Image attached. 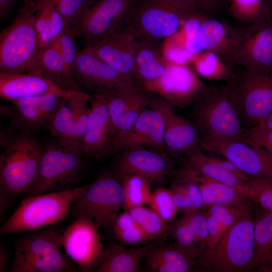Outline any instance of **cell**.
I'll return each mask as SVG.
<instances>
[{
	"label": "cell",
	"instance_id": "bcb514c9",
	"mask_svg": "<svg viewBox=\"0 0 272 272\" xmlns=\"http://www.w3.org/2000/svg\"><path fill=\"white\" fill-rule=\"evenodd\" d=\"M76 35L72 28L67 29L57 40L61 54L69 67L73 71L79 51L75 42Z\"/></svg>",
	"mask_w": 272,
	"mask_h": 272
},
{
	"label": "cell",
	"instance_id": "4dcf8cb0",
	"mask_svg": "<svg viewBox=\"0 0 272 272\" xmlns=\"http://www.w3.org/2000/svg\"><path fill=\"white\" fill-rule=\"evenodd\" d=\"M37 64V73L65 90L81 91L75 79L73 71L63 59L57 40L40 50Z\"/></svg>",
	"mask_w": 272,
	"mask_h": 272
},
{
	"label": "cell",
	"instance_id": "603a6c76",
	"mask_svg": "<svg viewBox=\"0 0 272 272\" xmlns=\"http://www.w3.org/2000/svg\"><path fill=\"white\" fill-rule=\"evenodd\" d=\"M81 92L65 90L36 73L0 74L1 97L11 103L47 94L70 98Z\"/></svg>",
	"mask_w": 272,
	"mask_h": 272
},
{
	"label": "cell",
	"instance_id": "ab89813d",
	"mask_svg": "<svg viewBox=\"0 0 272 272\" xmlns=\"http://www.w3.org/2000/svg\"><path fill=\"white\" fill-rule=\"evenodd\" d=\"M168 231L175 244L194 258L198 257L201 251L196 243L192 230L183 216L169 225Z\"/></svg>",
	"mask_w": 272,
	"mask_h": 272
},
{
	"label": "cell",
	"instance_id": "f6af8a7d",
	"mask_svg": "<svg viewBox=\"0 0 272 272\" xmlns=\"http://www.w3.org/2000/svg\"><path fill=\"white\" fill-rule=\"evenodd\" d=\"M35 28L39 39L40 50L50 46L54 42L51 32L46 0L42 1L37 11L35 20Z\"/></svg>",
	"mask_w": 272,
	"mask_h": 272
},
{
	"label": "cell",
	"instance_id": "b9f144b4",
	"mask_svg": "<svg viewBox=\"0 0 272 272\" xmlns=\"http://www.w3.org/2000/svg\"><path fill=\"white\" fill-rule=\"evenodd\" d=\"M149 204L167 223L174 219L178 211L170 189L160 187L154 190Z\"/></svg>",
	"mask_w": 272,
	"mask_h": 272
},
{
	"label": "cell",
	"instance_id": "7402d4cb",
	"mask_svg": "<svg viewBox=\"0 0 272 272\" xmlns=\"http://www.w3.org/2000/svg\"><path fill=\"white\" fill-rule=\"evenodd\" d=\"M149 105L158 108L165 120L164 146L171 155H186L198 148L199 131L194 123L176 114L161 97H153Z\"/></svg>",
	"mask_w": 272,
	"mask_h": 272
},
{
	"label": "cell",
	"instance_id": "e0dca14e",
	"mask_svg": "<svg viewBox=\"0 0 272 272\" xmlns=\"http://www.w3.org/2000/svg\"><path fill=\"white\" fill-rule=\"evenodd\" d=\"M200 145L205 150L225 157L250 178H272V157L241 139L219 142L201 140Z\"/></svg>",
	"mask_w": 272,
	"mask_h": 272
},
{
	"label": "cell",
	"instance_id": "d6986e66",
	"mask_svg": "<svg viewBox=\"0 0 272 272\" xmlns=\"http://www.w3.org/2000/svg\"><path fill=\"white\" fill-rule=\"evenodd\" d=\"M90 110L81 150L83 156L102 159L111 153L112 126L105 93L91 95Z\"/></svg>",
	"mask_w": 272,
	"mask_h": 272
},
{
	"label": "cell",
	"instance_id": "ffe728a7",
	"mask_svg": "<svg viewBox=\"0 0 272 272\" xmlns=\"http://www.w3.org/2000/svg\"><path fill=\"white\" fill-rule=\"evenodd\" d=\"M73 72L80 90L85 93L93 91L95 94L102 93L137 83L85 48L79 52Z\"/></svg>",
	"mask_w": 272,
	"mask_h": 272
},
{
	"label": "cell",
	"instance_id": "8fae6325",
	"mask_svg": "<svg viewBox=\"0 0 272 272\" xmlns=\"http://www.w3.org/2000/svg\"><path fill=\"white\" fill-rule=\"evenodd\" d=\"M230 60L251 73L272 72V18L239 26Z\"/></svg>",
	"mask_w": 272,
	"mask_h": 272
},
{
	"label": "cell",
	"instance_id": "277c9868",
	"mask_svg": "<svg viewBox=\"0 0 272 272\" xmlns=\"http://www.w3.org/2000/svg\"><path fill=\"white\" fill-rule=\"evenodd\" d=\"M40 5H24L1 32L0 74L37 73L40 47L35 20Z\"/></svg>",
	"mask_w": 272,
	"mask_h": 272
},
{
	"label": "cell",
	"instance_id": "7c38bea8",
	"mask_svg": "<svg viewBox=\"0 0 272 272\" xmlns=\"http://www.w3.org/2000/svg\"><path fill=\"white\" fill-rule=\"evenodd\" d=\"M142 86L171 106L185 108L193 104L208 86L187 64L169 62L161 77Z\"/></svg>",
	"mask_w": 272,
	"mask_h": 272
},
{
	"label": "cell",
	"instance_id": "681fc988",
	"mask_svg": "<svg viewBox=\"0 0 272 272\" xmlns=\"http://www.w3.org/2000/svg\"><path fill=\"white\" fill-rule=\"evenodd\" d=\"M164 54L169 62L180 64H187V62L192 61L194 55L187 49L184 43L167 46Z\"/></svg>",
	"mask_w": 272,
	"mask_h": 272
},
{
	"label": "cell",
	"instance_id": "52a82bcc",
	"mask_svg": "<svg viewBox=\"0 0 272 272\" xmlns=\"http://www.w3.org/2000/svg\"><path fill=\"white\" fill-rule=\"evenodd\" d=\"M85 186L25 197L1 226L0 235L34 231L61 221Z\"/></svg>",
	"mask_w": 272,
	"mask_h": 272
},
{
	"label": "cell",
	"instance_id": "ac0fdd59",
	"mask_svg": "<svg viewBox=\"0 0 272 272\" xmlns=\"http://www.w3.org/2000/svg\"><path fill=\"white\" fill-rule=\"evenodd\" d=\"M67 98L47 94L14 101L12 103L13 111L8 127L30 135L47 129L53 115Z\"/></svg>",
	"mask_w": 272,
	"mask_h": 272
},
{
	"label": "cell",
	"instance_id": "f5cc1de1",
	"mask_svg": "<svg viewBox=\"0 0 272 272\" xmlns=\"http://www.w3.org/2000/svg\"><path fill=\"white\" fill-rule=\"evenodd\" d=\"M15 0H0V16L3 19L13 5Z\"/></svg>",
	"mask_w": 272,
	"mask_h": 272
},
{
	"label": "cell",
	"instance_id": "44dd1931",
	"mask_svg": "<svg viewBox=\"0 0 272 272\" xmlns=\"http://www.w3.org/2000/svg\"><path fill=\"white\" fill-rule=\"evenodd\" d=\"M138 40L123 26L85 48L124 76L133 80Z\"/></svg>",
	"mask_w": 272,
	"mask_h": 272
},
{
	"label": "cell",
	"instance_id": "8d00e7d4",
	"mask_svg": "<svg viewBox=\"0 0 272 272\" xmlns=\"http://www.w3.org/2000/svg\"><path fill=\"white\" fill-rule=\"evenodd\" d=\"M132 216L148 240H156L169 230V225L153 209L139 206L125 210Z\"/></svg>",
	"mask_w": 272,
	"mask_h": 272
},
{
	"label": "cell",
	"instance_id": "7a4b0ae2",
	"mask_svg": "<svg viewBox=\"0 0 272 272\" xmlns=\"http://www.w3.org/2000/svg\"><path fill=\"white\" fill-rule=\"evenodd\" d=\"M255 220L243 202L235 220L217 243L205 249L197 258L208 271L238 272L252 269L254 254Z\"/></svg>",
	"mask_w": 272,
	"mask_h": 272
},
{
	"label": "cell",
	"instance_id": "d590c367",
	"mask_svg": "<svg viewBox=\"0 0 272 272\" xmlns=\"http://www.w3.org/2000/svg\"><path fill=\"white\" fill-rule=\"evenodd\" d=\"M116 174L120 179L123 189L124 210L149 203L152 194L151 182L149 179L137 174Z\"/></svg>",
	"mask_w": 272,
	"mask_h": 272
},
{
	"label": "cell",
	"instance_id": "9c48e42d",
	"mask_svg": "<svg viewBox=\"0 0 272 272\" xmlns=\"http://www.w3.org/2000/svg\"><path fill=\"white\" fill-rule=\"evenodd\" d=\"M228 85L231 99L244 131L259 125L272 112V72H235Z\"/></svg>",
	"mask_w": 272,
	"mask_h": 272
},
{
	"label": "cell",
	"instance_id": "4fadbf2b",
	"mask_svg": "<svg viewBox=\"0 0 272 272\" xmlns=\"http://www.w3.org/2000/svg\"><path fill=\"white\" fill-rule=\"evenodd\" d=\"M139 1L97 0L72 29L90 44L122 27Z\"/></svg>",
	"mask_w": 272,
	"mask_h": 272
},
{
	"label": "cell",
	"instance_id": "cb8c5ba5",
	"mask_svg": "<svg viewBox=\"0 0 272 272\" xmlns=\"http://www.w3.org/2000/svg\"><path fill=\"white\" fill-rule=\"evenodd\" d=\"M132 127L112 147L111 154L147 146L161 148L164 145L165 120L161 112L149 105Z\"/></svg>",
	"mask_w": 272,
	"mask_h": 272
},
{
	"label": "cell",
	"instance_id": "484cf974",
	"mask_svg": "<svg viewBox=\"0 0 272 272\" xmlns=\"http://www.w3.org/2000/svg\"><path fill=\"white\" fill-rule=\"evenodd\" d=\"M185 156V163L198 173L228 185L239 187L250 179L230 161L206 155L198 148Z\"/></svg>",
	"mask_w": 272,
	"mask_h": 272
},
{
	"label": "cell",
	"instance_id": "30bf717a",
	"mask_svg": "<svg viewBox=\"0 0 272 272\" xmlns=\"http://www.w3.org/2000/svg\"><path fill=\"white\" fill-rule=\"evenodd\" d=\"M124 195L121 182L110 172L100 174L84 190L72 205L75 218L84 216L93 220L106 231L124 208Z\"/></svg>",
	"mask_w": 272,
	"mask_h": 272
},
{
	"label": "cell",
	"instance_id": "d4e9b609",
	"mask_svg": "<svg viewBox=\"0 0 272 272\" xmlns=\"http://www.w3.org/2000/svg\"><path fill=\"white\" fill-rule=\"evenodd\" d=\"M173 164L168 157L142 148L125 150L117 158L116 174H133L144 176L151 182L163 179L171 171Z\"/></svg>",
	"mask_w": 272,
	"mask_h": 272
},
{
	"label": "cell",
	"instance_id": "816d5d0a",
	"mask_svg": "<svg viewBox=\"0 0 272 272\" xmlns=\"http://www.w3.org/2000/svg\"><path fill=\"white\" fill-rule=\"evenodd\" d=\"M9 255L7 248L0 246V272L6 271L8 266Z\"/></svg>",
	"mask_w": 272,
	"mask_h": 272
},
{
	"label": "cell",
	"instance_id": "3957f363",
	"mask_svg": "<svg viewBox=\"0 0 272 272\" xmlns=\"http://www.w3.org/2000/svg\"><path fill=\"white\" fill-rule=\"evenodd\" d=\"M198 11L192 0H139L123 26L138 40L160 42L175 35L184 21Z\"/></svg>",
	"mask_w": 272,
	"mask_h": 272
},
{
	"label": "cell",
	"instance_id": "2e32d148",
	"mask_svg": "<svg viewBox=\"0 0 272 272\" xmlns=\"http://www.w3.org/2000/svg\"><path fill=\"white\" fill-rule=\"evenodd\" d=\"M90 97L91 95L81 92L67 98L53 115L47 129L61 144L81 151Z\"/></svg>",
	"mask_w": 272,
	"mask_h": 272
},
{
	"label": "cell",
	"instance_id": "8992f818",
	"mask_svg": "<svg viewBox=\"0 0 272 272\" xmlns=\"http://www.w3.org/2000/svg\"><path fill=\"white\" fill-rule=\"evenodd\" d=\"M194 123L210 142L241 139L244 130L232 104L228 85L207 86L194 103Z\"/></svg>",
	"mask_w": 272,
	"mask_h": 272
},
{
	"label": "cell",
	"instance_id": "c3c4849f",
	"mask_svg": "<svg viewBox=\"0 0 272 272\" xmlns=\"http://www.w3.org/2000/svg\"><path fill=\"white\" fill-rule=\"evenodd\" d=\"M170 189L178 211L184 214L195 210L188 193L181 183L175 181Z\"/></svg>",
	"mask_w": 272,
	"mask_h": 272
},
{
	"label": "cell",
	"instance_id": "d6a6232c",
	"mask_svg": "<svg viewBox=\"0 0 272 272\" xmlns=\"http://www.w3.org/2000/svg\"><path fill=\"white\" fill-rule=\"evenodd\" d=\"M254 238L252 269L272 272V213L264 212L255 220Z\"/></svg>",
	"mask_w": 272,
	"mask_h": 272
},
{
	"label": "cell",
	"instance_id": "6da1fadb",
	"mask_svg": "<svg viewBox=\"0 0 272 272\" xmlns=\"http://www.w3.org/2000/svg\"><path fill=\"white\" fill-rule=\"evenodd\" d=\"M0 211L1 217L9 203L26 193L37 177L43 144L33 135L1 128Z\"/></svg>",
	"mask_w": 272,
	"mask_h": 272
},
{
	"label": "cell",
	"instance_id": "9a60e30c",
	"mask_svg": "<svg viewBox=\"0 0 272 272\" xmlns=\"http://www.w3.org/2000/svg\"><path fill=\"white\" fill-rule=\"evenodd\" d=\"M98 225L91 219L81 216L62 231L61 243L65 254L82 271H93L105 245L99 232Z\"/></svg>",
	"mask_w": 272,
	"mask_h": 272
},
{
	"label": "cell",
	"instance_id": "836d02e7",
	"mask_svg": "<svg viewBox=\"0 0 272 272\" xmlns=\"http://www.w3.org/2000/svg\"><path fill=\"white\" fill-rule=\"evenodd\" d=\"M191 61L196 73L210 80H222L227 83L235 73L234 64L211 51L195 54Z\"/></svg>",
	"mask_w": 272,
	"mask_h": 272
},
{
	"label": "cell",
	"instance_id": "74e56055",
	"mask_svg": "<svg viewBox=\"0 0 272 272\" xmlns=\"http://www.w3.org/2000/svg\"><path fill=\"white\" fill-rule=\"evenodd\" d=\"M111 231L120 243L137 245L145 243L147 237L126 211L119 213L114 220Z\"/></svg>",
	"mask_w": 272,
	"mask_h": 272
},
{
	"label": "cell",
	"instance_id": "1f68e13d",
	"mask_svg": "<svg viewBox=\"0 0 272 272\" xmlns=\"http://www.w3.org/2000/svg\"><path fill=\"white\" fill-rule=\"evenodd\" d=\"M145 257L148 269L153 272H188L195 259L174 243L155 245Z\"/></svg>",
	"mask_w": 272,
	"mask_h": 272
},
{
	"label": "cell",
	"instance_id": "5bb4252c",
	"mask_svg": "<svg viewBox=\"0 0 272 272\" xmlns=\"http://www.w3.org/2000/svg\"><path fill=\"white\" fill-rule=\"evenodd\" d=\"M104 93L112 126V149L149 106L152 97L150 92L137 83Z\"/></svg>",
	"mask_w": 272,
	"mask_h": 272
},
{
	"label": "cell",
	"instance_id": "ba28073f",
	"mask_svg": "<svg viewBox=\"0 0 272 272\" xmlns=\"http://www.w3.org/2000/svg\"><path fill=\"white\" fill-rule=\"evenodd\" d=\"M81 151L65 146L53 138L43 144L37 178L24 197L73 188L83 171Z\"/></svg>",
	"mask_w": 272,
	"mask_h": 272
},
{
	"label": "cell",
	"instance_id": "5b68a950",
	"mask_svg": "<svg viewBox=\"0 0 272 272\" xmlns=\"http://www.w3.org/2000/svg\"><path fill=\"white\" fill-rule=\"evenodd\" d=\"M62 231L54 226L23 235L16 243L12 272H72L78 265L61 251Z\"/></svg>",
	"mask_w": 272,
	"mask_h": 272
},
{
	"label": "cell",
	"instance_id": "11a10c76",
	"mask_svg": "<svg viewBox=\"0 0 272 272\" xmlns=\"http://www.w3.org/2000/svg\"><path fill=\"white\" fill-rule=\"evenodd\" d=\"M24 5L29 7H36L39 6L42 0H22Z\"/></svg>",
	"mask_w": 272,
	"mask_h": 272
},
{
	"label": "cell",
	"instance_id": "83f0119b",
	"mask_svg": "<svg viewBox=\"0 0 272 272\" xmlns=\"http://www.w3.org/2000/svg\"><path fill=\"white\" fill-rule=\"evenodd\" d=\"M239 26L206 15L199 34L202 50L214 52L232 63L230 58L236 44Z\"/></svg>",
	"mask_w": 272,
	"mask_h": 272
},
{
	"label": "cell",
	"instance_id": "ee69618b",
	"mask_svg": "<svg viewBox=\"0 0 272 272\" xmlns=\"http://www.w3.org/2000/svg\"><path fill=\"white\" fill-rule=\"evenodd\" d=\"M241 140L262 149L272 157V130L258 125L245 130Z\"/></svg>",
	"mask_w": 272,
	"mask_h": 272
},
{
	"label": "cell",
	"instance_id": "e575fe53",
	"mask_svg": "<svg viewBox=\"0 0 272 272\" xmlns=\"http://www.w3.org/2000/svg\"><path fill=\"white\" fill-rule=\"evenodd\" d=\"M230 14L242 25L271 18L272 8L267 0H229Z\"/></svg>",
	"mask_w": 272,
	"mask_h": 272
},
{
	"label": "cell",
	"instance_id": "f35d334b",
	"mask_svg": "<svg viewBox=\"0 0 272 272\" xmlns=\"http://www.w3.org/2000/svg\"><path fill=\"white\" fill-rule=\"evenodd\" d=\"M245 198L259 206L264 212L272 213V178H250L240 186Z\"/></svg>",
	"mask_w": 272,
	"mask_h": 272
},
{
	"label": "cell",
	"instance_id": "f907efd6",
	"mask_svg": "<svg viewBox=\"0 0 272 272\" xmlns=\"http://www.w3.org/2000/svg\"><path fill=\"white\" fill-rule=\"evenodd\" d=\"M199 10L207 14L215 15L223 8V0H192Z\"/></svg>",
	"mask_w": 272,
	"mask_h": 272
},
{
	"label": "cell",
	"instance_id": "f1b7e54d",
	"mask_svg": "<svg viewBox=\"0 0 272 272\" xmlns=\"http://www.w3.org/2000/svg\"><path fill=\"white\" fill-rule=\"evenodd\" d=\"M177 175L191 179L198 185L203 207L215 205L236 206L245 198L239 187L228 185L198 173L187 163L180 169Z\"/></svg>",
	"mask_w": 272,
	"mask_h": 272
},
{
	"label": "cell",
	"instance_id": "db71d44e",
	"mask_svg": "<svg viewBox=\"0 0 272 272\" xmlns=\"http://www.w3.org/2000/svg\"><path fill=\"white\" fill-rule=\"evenodd\" d=\"M259 125L272 130V112Z\"/></svg>",
	"mask_w": 272,
	"mask_h": 272
},
{
	"label": "cell",
	"instance_id": "7dc6e473",
	"mask_svg": "<svg viewBox=\"0 0 272 272\" xmlns=\"http://www.w3.org/2000/svg\"><path fill=\"white\" fill-rule=\"evenodd\" d=\"M46 1L48 8L51 32L53 39L55 41L70 27L52 0H46Z\"/></svg>",
	"mask_w": 272,
	"mask_h": 272
},
{
	"label": "cell",
	"instance_id": "4316f807",
	"mask_svg": "<svg viewBox=\"0 0 272 272\" xmlns=\"http://www.w3.org/2000/svg\"><path fill=\"white\" fill-rule=\"evenodd\" d=\"M155 244L128 247L122 244L105 245L93 269L96 272H137L142 259Z\"/></svg>",
	"mask_w": 272,
	"mask_h": 272
},
{
	"label": "cell",
	"instance_id": "60d3db41",
	"mask_svg": "<svg viewBox=\"0 0 272 272\" xmlns=\"http://www.w3.org/2000/svg\"><path fill=\"white\" fill-rule=\"evenodd\" d=\"M97 0H52L71 28L75 27Z\"/></svg>",
	"mask_w": 272,
	"mask_h": 272
},
{
	"label": "cell",
	"instance_id": "7bdbcfd3",
	"mask_svg": "<svg viewBox=\"0 0 272 272\" xmlns=\"http://www.w3.org/2000/svg\"><path fill=\"white\" fill-rule=\"evenodd\" d=\"M183 216L189 224L201 253L207 246L209 236L206 213L195 210L184 213Z\"/></svg>",
	"mask_w": 272,
	"mask_h": 272
},
{
	"label": "cell",
	"instance_id": "f546056e",
	"mask_svg": "<svg viewBox=\"0 0 272 272\" xmlns=\"http://www.w3.org/2000/svg\"><path fill=\"white\" fill-rule=\"evenodd\" d=\"M137 40L134 80L142 86L161 77L169 62L161 50L159 42Z\"/></svg>",
	"mask_w": 272,
	"mask_h": 272
}]
</instances>
